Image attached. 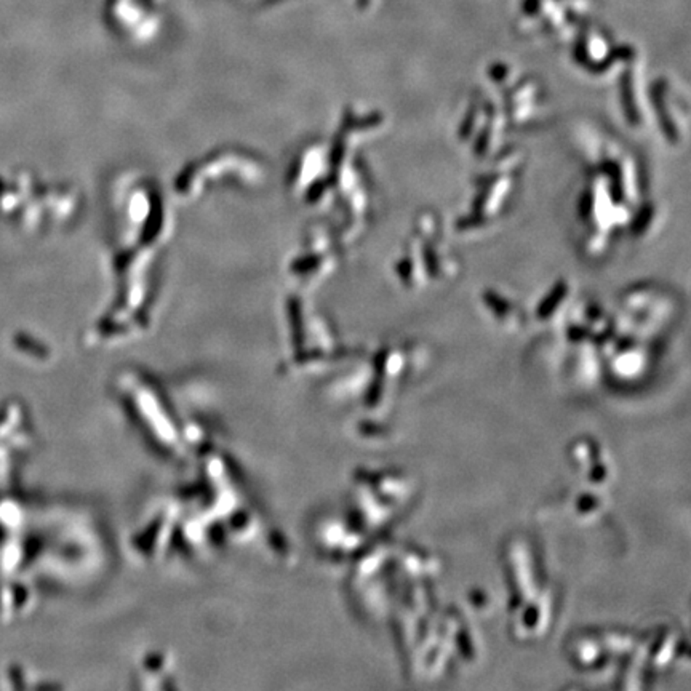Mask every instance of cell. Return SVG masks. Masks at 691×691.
Wrapping results in <instances>:
<instances>
[]
</instances>
